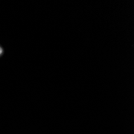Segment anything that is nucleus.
<instances>
[{
    "label": "nucleus",
    "instance_id": "1",
    "mask_svg": "<svg viewBox=\"0 0 134 134\" xmlns=\"http://www.w3.org/2000/svg\"><path fill=\"white\" fill-rule=\"evenodd\" d=\"M3 53V47L0 46V56H1Z\"/></svg>",
    "mask_w": 134,
    "mask_h": 134
}]
</instances>
